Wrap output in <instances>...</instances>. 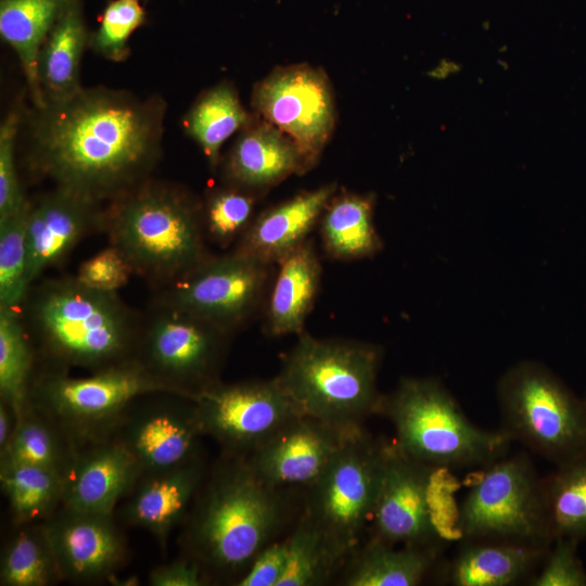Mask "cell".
<instances>
[{"label": "cell", "mask_w": 586, "mask_h": 586, "mask_svg": "<svg viewBox=\"0 0 586 586\" xmlns=\"http://www.w3.org/2000/svg\"><path fill=\"white\" fill-rule=\"evenodd\" d=\"M441 545L399 546L369 536L349 553L340 572L344 586H417L437 563Z\"/></svg>", "instance_id": "d4e9b609"}, {"label": "cell", "mask_w": 586, "mask_h": 586, "mask_svg": "<svg viewBox=\"0 0 586 586\" xmlns=\"http://www.w3.org/2000/svg\"><path fill=\"white\" fill-rule=\"evenodd\" d=\"M460 539H498L550 546L544 477L526 454L505 455L484 468L455 517Z\"/></svg>", "instance_id": "9c48e42d"}, {"label": "cell", "mask_w": 586, "mask_h": 586, "mask_svg": "<svg viewBox=\"0 0 586 586\" xmlns=\"http://www.w3.org/2000/svg\"><path fill=\"white\" fill-rule=\"evenodd\" d=\"M144 22L145 11L139 0L110 1L97 31L90 36L89 47L110 61H125L129 38Z\"/></svg>", "instance_id": "f35d334b"}, {"label": "cell", "mask_w": 586, "mask_h": 586, "mask_svg": "<svg viewBox=\"0 0 586 586\" xmlns=\"http://www.w3.org/2000/svg\"><path fill=\"white\" fill-rule=\"evenodd\" d=\"M500 430L556 467L586 454V397L547 366L522 360L496 387Z\"/></svg>", "instance_id": "52a82bcc"}, {"label": "cell", "mask_w": 586, "mask_h": 586, "mask_svg": "<svg viewBox=\"0 0 586 586\" xmlns=\"http://www.w3.org/2000/svg\"><path fill=\"white\" fill-rule=\"evenodd\" d=\"M1 555L2 586H48L62 581L42 523L17 525Z\"/></svg>", "instance_id": "836d02e7"}, {"label": "cell", "mask_w": 586, "mask_h": 586, "mask_svg": "<svg viewBox=\"0 0 586 586\" xmlns=\"http://www.w3.org/2000/svg\"><path fill=\"white\" fill-rule=\"evenodd\" d=\"M135 400L106 436L120 442L142 472L180 466L200 455L204 436L190 398L161 394L155 400Z\"/></svg>", "instance_id": "2e32d148"}, {"label": "cell", "mask_w": 586, "mask_h": 586, "mask_svg": "<svg viewBox=\"0 0 586 586\" xmlns=\"http://www.w3.org/2000/svg\"><path fill=\"white\" fill-rule=\"evenodd\" d=\"M16 413L12 407L3 400H0V451H2L14 431Z\"/></svg>", "instance_id": "f6af8a7d"}, {"label": "cell", "mask_w": 586, "mask_h": 586, "mask_svg": "<svg viewBox=\"0 0 586 586\" xmlns=\"http://www.w3.org/2000/svg\"><path fill=\"white\" fill-rule=\"evenodd\" d=\"M206 472L202 455L169 469L142 472L120 508L122 520L149 531L165 548L171 531L186 519Z\"/></svg>", "instance_id": "44dd1931"}, {"label": "cell", "mask_w": 586, "mask_h": 586, "mask_svg": "<svg viewBox=\"0 0 586 586\" xmlns=\"http://www.w3.org/2000/svg\"><path fill=\"white\" fill-rule=\"evenodd\" d=\"M373 198L356 193L333 196L320 218L322 246L331 257H370L382 247L373 222Z\"/></svg>", "instance_id": "f1b7e54d"}, {"label": "cell", "mask_w": 586, "mask_h": 586, "mask_svg": "<svg viewBox=\"0 0 586 586\" xmlns=\"http://www.w3.org/2000/svg\"><path fill=\"white\" fill-rule=\"evenodd\" d=\"M444 472L407 456L395 442H385L370 536L396 546H442L445 500L437 480Z\"/></svg>", "instance_id": "4fadbf2b"}, {"label": "cell", "mask_w": 586, "mask_h": 586, "mask_svg": "<svg viewBox=\"0 0 586 586\" xmlns=\"http://www.w3.org/2000/svg\"><path fill=\"white\" fill-rule=\"evenodd\" d=\"M269 295L264 330L269 336L303 332L319 291L321 264L308 239L283 256Z\"/></svg>", "instance_id": "484cf974"}, {"label": "cell", "mask_w": 586, "mask_h": 586, "mask_svg": "<svg viewBox=\"0 0 586 586\" xmlns=\"http://www.w3.org/2000/svg\"><path fill=\"white\" fill-rule=\"evenodd\" d=\"M289 560L288 534L265 547L237 586H278Z\"/></svg>", "instance_id": "7bdbcfd3"}, {"label": "cell", "mask_w": 586, "mask_h": 586, "mask_svg": "<svg viewBox=\"0 0 586 586\" xmlns=\"http://www.w3.org/2000/svg\"><path fill=\"white\" fill-rule=\"evenodd\" d=\"M270 266L237 250L207 257L168 284L161 304L232 334L247 323L259 307Z\"/></svg>", "instance_id": "5bb4252c"}, {"label": "cell", "mask_w": 586, "mask_h": 586, "mask_svg": "<svg viewBox=\"0 0 586 586\" xmlns=\"http://www.w3.org/2000/svg\"><path fill=\"white\" fill-rule=\"evenodd\" d=\"M544 495L552 540L586 539V454L544 477Z\"/></svg>", "instance_id": "d6a6232c"}, {"label": "cell", "mask_w": 586, "mask_h": 586, "mask_svg": "<svg viewBox=\"0 0 586 586\" xmlns=\"http://www.w3.org/2000/svg\"><path fill=\"white\" fill-rule=\"evenodd\" d=\"M142 471L129 450L112 436L77 445L64 475L63 506L98 513H115L117 504Z\"/></svg>", "instance_id": "ffe728a7"}, {"label": "cell", "mask_w": 586, "mask_h": 586, "mask_svg": "<svg viewBox=\"0 0 586 586\" xmlns=\"http://www.w3.org/2000/svg\"><path fill=\"white\" fill-rule=\"evenodd\" d=\"M0 482L15 526L42 523L63 504L64 477L54 470L2 463Z\"/></svg>", "instance_id": "4dcf8cb0"}, {"label": "cell", "mask_w": 586, "mask_h": 586, "mask_svg": "<svg viewBox=\"0 0 586 586\" xmlns=\"http://www.w3.org/2000/svg\"><path fill=\"white\" fill-rule=\"evenodd\" d=\"M384 443L364 426L340 448L302 497L300 515L313 523L344 560L360 544L379 494Z\"/></svg>", "instance_id": "30bf717a"}, {"label": "cell", "mask_w": 586, "mask_h": 586, "mask_svg": "<svg viewBox=\"0 0 586 586\" xmlns=\"http://www.w3.org/2000/svg\"><path fill=\"white\" fill-rule=\"evenodd\" d=\"M89 41L81 2L76 0L56 21L40 50L38 78L44 104L65 100L82 88L80 62Z\"/></svg>", "instance_id": "83f0119b"}, {"label": "cell", "mask_w": 586, "mask_h": 586, "mask_svg": "<svg viewBox=\"0 0 586 586\" xmlns=\"http://www.w3.org/2000/svg\"><path fill=\"white\" fill-rule=\"evenodd\" d=\"M296 507L294 494L264 483L245 458L222 454L183 520L186 556L209 582L235 585L257 555L293 526Z\"/></svg>", "instance_id": "7a4b0ae2"}, {"label": "cell", "mask_w": 586, "mask_h": 586, "mask_svg": "<svg viewBox=\"0 0 586 586\" xmlns=\"http://www.w3.org/2000/svg\"><path fill=\"white\" fill-rule=\"evenodd\" d=\"M336 184L328 183L268 208L252 220L239 239L237 251L268 264L308 240L328 203L335 195Z\"/></svg>", "instance_id": "7402d4cb"}, {"label": "cell", "mask_w": 586, "mask_h": 586, "mask_svg": "<svg viewBox=\"0 0 586 586\" xmlns=\"http://www.w3.org/2000/svg\"><path fill=\"white\" fill-rule=\"evenodd\" d=\"M42 525L62 581L100 582L125 560L126 542L114 514L62 505Z\"/></svg>", "instance_id": "ac0fdd59"}, {"label": "cell", "mask_w": 586, "mask_h": 586, "mask_svg": "<svg viewBox=\"0 0 586 586\" xmlns=\"http://www.w3.org/2000/svg\"><path fill=\"white\" fill-rule=\"evenodd\" d=\"M21 127V116L11 111L0 126V219L22 211L28 200L20 182L15 146Z\"/></svg>", "instance_id": "ab89813d"}, {"label": "cell", "mask_w": 586, "mask_h": 586, "mask_svg": "<svg viewBox=\"0 0 586 586\" xmlns=\"http://www.w3.org/2000/svg\"><path fill=\"white\" fill-rule=\"evenodd\" d=\"M382 356L381 347L370 343L318 339L303 331L276 378L303 415L358 428L379 415Z\"/></svg>", "instance_id": "5b68a950"}, {"label": "cell", "mask_w": 586, "mask_h": 586, "mask_svg": "<svg viewBox=\"0 0 586 586\" xmlns=\"http://www.w3.org/2000/svg\"><path fill=\"white\" fill-rule=\"evenodd\" d=\"M77 444L49 418L26 405L7 447L0 451V464L24 463L54 470L65 475Z\"/></svg>", "instance_id": "f546056e"}, {"label": "cell", "mask_w": 586, "mask_h": 586, "mask_svg": "<svg viewBox=\"0 0 586 586\" xmlns=\"http://www.w3.org/2000/svg\"><path fill=\"white\" fill-rule=\"evenodd\" d=\"M76 0H0V35L16 52L34 107L44 99L38 78L41 47L60 16Z\"/></svg>", "instance_id": "4316f807"}, {"label": "cell", "mask_w": 586, "mask_h": 586, "mask_svg": "<svg viewBox=\"0 0 586 586\" xmlns=\"http://www.w3.org/2000/svg\"><path fill=\"white\" fill-rule=\"evenodd\" d=\"M153 394L178 395L132 359L86 377H71L66 370L49 368L33 377L27 405L78 445L106 436L135 400Z\"/></svg>", "instance_id": "ba28073f"}, {"label": "cell", "mask_w": 586, "mask_h": 586, "mask_svg": "<svg viewBox=\"0 0 586 586\" xmlns=\"http://www.w3.org/2000/svg\"><path fill=\"white\" fill-rule=\"evenodd\" d=\"M288 565L278 586L327 585L345 562L324 535L300 514L288 533Z\"/></svg>", "instance_id": "e575fe53"}, {"label": "cell", "mask_w": 586, "mask_h": 586, "mask_svg": "<svg viewBox=\"0 0 586 586\" xmlns=\"http://www.w3.org/2000/svg\"><path fill=\"white\" fill-rule=\"evenodd\" d=\"M445 570L453 586H512L530 582L550 546L498 539H462Z\"/></svg>", "instance_id": "603a6c76"}, {"label": "cell", "mask_w": 586, "mask_h": 586, "mask_svg": "<svg viewBox=\"0 0 586 586\" xmlns=\"http://www.w3.org/2000/svg\"><path fill=\"white\" fill-rule=\"evenodd\" d=\"M204 436L222 454L246 458L290 421L303 415L277 378L218 381L192 399Z\"/></svg>", "instance_id": "7c38bea8"}, {"label": "cell", "mask_w": 586, "mask_h": 586, "mask_svg": "<svg viewBox=\"0 0 586 586\" xmlns=\"http://www.w3.org/2000/svg\"><path fill=\"white\" fill-rule=\"evenodd\" d=\"M579 542L557 538L528 582L531 586H586V571L577 556Z\"/></svg>", "instance_id": "60d3db41"}, {"label": "cell", "mask_w": 586, "mask_h": 586, "mask_svg": "<svg viewBox=\"0 0 586 586\" xmlns=\"http://www.w3.org/2000/svg\"><path fill=\"white\" fill-rule=\"evenodd\" d=\"M29 200L18 213L0 219V307H20L25 300Z\"/></svg>", "instance_id": "8d00e7d4"}, {"label": "cell", "mask_w": 586, "mask_h": 586, "mask_svg": "<svg viewBox=\"0 0 586 586\" xmlns=\"http://www.w3.org/2000/svg\"><path fill=\"white\" fill-rule=\"evenodd\" d=\"M255 198L233 187L214 191L203 213L205 233L220 246L239 240L252 222Z\"/></svg>", "instance_id": "74e56055"}, {"label": "cell", "mask_w": 586, "mask_h": 586, "mask_svg": "<svg viewBox=\"0 0 586 586\" xmlns=\"http://www.w3.org/2000/svg\"><path fill=\"white\" fill-rule=\"evenodd\" d=\"M359 428H340L300 415L245 459L264 483L304 495Z\"/></svg>", "instance_id": "e0dca14e"}, {"label": "cell", "mask_w": 586, "mask_h": 586, "mask_svg": "<svg viewBox=\"0 0 586 586\" xmlns=\"http://www.w3.org/2000/svg\"><path fill=\"white\" fill-rule=\"evenodd\" d=\"M100 203L55 187L34 202L27 217L26 283L28 289L63 260L91 230L102 229Z\"/></svg>", "instance_id": "d6986e66"}, {"label": "cell", "mask_w": 586, "mask_h": 586, "mask_svg": "<svg viewBox=\"0 0 586 586\" xmlns=\"http://www.w3.org/2000/svg\"><path fill=\"white\" fill-rule=\"evenodd\" d=\"M209 579L201 565L188 556L154 568L149 574L152 586H202Z\"/></svg>", "instance_id": "ee69618b"}, {"label": "cell", "mask_w": 586, "mask_h": 586, "mask_svg": "<svg viewBox=\"0 0 586 586\" xmlns=\"http://www.w3.org/2000/svg\"><path fill=\"white\" fill-rule=\"evenodd\" d=\"M133 273L135 271L124 254L110 244L82 262L75 277L89 288L117 292L127 285Z\"/></svg>", "instance_id": "b9f144b4"}, {"label": "cell", "mask_w": 586, "mask_h": 586, "mask_svg": "<svg viewBox=\"0 0 586 586\" xmlns=\"http://www.w3.org/2000/svg\"><path fill=\"white\" fill-rule=\"evenodd\" d=\"M304 171L307 169L296 145L260 117L242 129L226 162L230 182L249 191L271 188Z\"/></svg>", "instance_id": "cb8c5ba5"}, {"label": "cell", "mask_w": 586, "mask_h": 586, "mask_svg": "<svg viewBox=\"0 0 586 586\" xmlns=\"http://www.w3.org/2000/svg\"><path fill=\"white\" fill-rule=\"evenodd\" d=\"M165 106L126 91L81 88L28 117L33 171L97 203L144 182L161 154Z\"/></svg>", "instance_id": "6da1fadb"}, {"label": "cell", "mask_w": 586, "mask_h": 586, "mask_svg": "<svg viewBox=\"0 0 586 586\" xmlns=\"http://www.w3.org/2000/svg\"><path fill=\"white\" fill-rule=\"evenodd\" d=\"M23 303L27 331L50 368L94 372L136 359L142 322L117 292L62 277L29 289Z\"/></svg>", "instance_id": "3957f363"}, {"label": "cell", "mask_w": 586, "mask_h": 586, "mask_svg": "<svg viewBox=\"0 0 586 586\" xmlns=\"http://www.w3.org/2000/svg\"><path fill=\"white\" fill-rule=\"evenodd\" d=\"M102 231L135 273L170 284L207 258L203 214L176 188L144 182L103 209Z\"/></svg>", "instance_id": "277c9868"}, {"label": "cell", "mask_w": 586, "mask_h": 586, "mask_svg": "<svg viewBox=\"0 0 586 586\" xmlns=\"http://www.w3.org/2000/svg\"><path fill=\"white\" fill-rule=\"evenodd\" d=\"M231 334L161 304L141 331L136 359L180 396L192 399L220 381Z\"/></svg>", "instance_id": "8fae6325"}, {"label": "cell", "mask_w": 586, "mask_h": 586, "mask_svg": "<svg viewBox=\"0 0 586 586\" xmlns=\"http://www.w3.org/2000/svg\"><path fill=\"white\" fill-rule=\"evenodd\" d=\"M378 416L393 425L395 444L412 459L441 470L484 469L508 454L500 430L473 423L435 378H404L383 395Z\"/></svg>", "instance_id": "8992f818"}, {"label": "cell", "mask_w": 586, "mask_h": 586, "mask_svg": "<svg viewBox=\"0 0 586 586\" xmlns=\"http://www.w3.org/2000/svg\"><path fill=\"white\" fill-rule=\"evenodd\" d=\"M20 307H0V395L18 415L27 405L34 348Z\"/></svg>", "instance_id": "d590c367"}, {"label": "cell", "mask_w": 586, "mask_h": 586, "mask_svg": "<svg viewBox=\"0 0 586 586\" xmlns=\"http://www.w3.org/2000/svg\"><path fill=\"white\" fill-rule=\"evenodd\" d=\"M253 106L298 149L306 169L319 160L335 126V107L326 73L310 65L280 67L257 82Z\"/></svg>", "instance_id": "9a60e30c"}, {"label": "cell", "mask_w": 586, "mask_h": 586, "mask_svg": "<svg viewBox=\"0 0 586 586\" xmlns=\"http://www.w3.org/2000/svg\"><path fill=\"white\" fill-rule=\"evenodd\" d=\"M251 120L233 87L221 82L195 102L186 116L184 127L215 168L222 144Z\"/></svg>", "instance_id": "1f68e13d"}]
</instances>
